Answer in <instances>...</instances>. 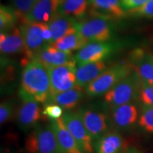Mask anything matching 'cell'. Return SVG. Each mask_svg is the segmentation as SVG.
Segmentation results:
<instances>
[{
	"mask_svg": "<svg viewBox=\"0 0 153 153\" xmlns=\"http://www.w3.org/2000/svg\"><path fill=\"white\" fill-rule=\"evenodd\" d=\"M50 94L51 83L48 69L37 60H30L22 71L19 96L24 101L46 104Z\"/></svg>",
	"mask_w": 153,
	"mask_h": 153,
	"instance_id": "cell-1",
	"label": "cell"
},
{
	"mask_svg": "<svg viewBox=\"0 0 153 153\" xmlns=\"http://www.w3.org/2000/svg\"><path fill=\"white\" fill-rule=\"evenodd\" d=\"M77 112L94 143L113 128L109 108L104 102L85 105L80 107Z\"/></svg>",
	"mask_w": 153,
	"mask_h": 153,
	"instance_id": "cell-2",
	"label": "cell"
},
{
	"mask_svg": "<svg viewBox=\"0 0 153 153\" xmlns=\"http://www.w3.org/2000/svg\"><path fill=\"white\" fill-rule=\"evenodd\" d=\"M142 79L135 70L104 95L103 102L111 108L138 101Z\"/></svg>",
	"mask_w": 153,
	"mask_h": 153,
	"instance_id": "cell-3",
	"label": "cell"
},
{
	"mask_svg": "<svg viewBox=\"0 0 153 153\" xmlns=\"http://www.w3.org/2000/svg\"><path fill=\"white\" fill-rule=\"evenodd\" d=\"M133 70L129 62L113 65L85 88L86 95L89 98L104 95L118 82L131 74Z\"/></svg>",
	"mask_w": 153,
	"mask_h": 153,
	"instance_id": "cell-4",
	"label": "cell"
},
{
	"mask_svg": "<svg viewBox=\"0 0 153 153\" xmlns=\"http://www.w3.org/2000/svg\"><path fill=\"white\" fill-rule=\"evenodd\" d=\"M27 153H61L51 123H39L32 129L25 140Z\"/></svg>",
	"mask_w": 153,
	"mask_h": 153,
	"instance_id": "cell-5",
	"label": "cell"
},
{
	"mask_svg": "<svg viewBox=\"0 0 153 153\" xmlns=\"http://www.w3.org/2000/svg\"><path fill=\"white\" fill-rule=\"evenodd\" d=\"M76 28L89 42H108L113 35L111 19L91 16L76 21Z\"/></svg>",
	"mask_w": 153,
	"mask_h": 153,
	"instance_id": "cell-6",
	"label": "cell"
},
{
	"mask_svg": "<svg viewBox=\"0 0 153 153\" xmlns=\"http://www.w3.org/2000/svg\"><path fill=\"white\" fill-rule=\"evenodd\" d=\"M47 26L48 24L45 23L26 22L19 27L25 44V65L48 45L43 38L44 30Z\"/></svg>",
	"mask_w": 153,
	"mask_h": 153,
	"instance_id": "cell-7",
	"label": "cell"
},
{
	"mask_svg": "<svg viewBox=\"0 0 153 153\" xmlns=\"http://www.w3.org/2000/svg\"><path fill=\"white\" fill-rule=\"evenodd\" d=\"M75 60L48 69L51 83V95L68 91L76 87Z\"/></svg>",
	"mask_w": 153,
	"mask_h": 153,
	"instance_id": "cell-8",
	"label": "cell"
},
{
	"mask_svg": "<svg viewBox=\"0 0 153 153\" xmlns=\"http://www.w3.org/2000/svg\"><path fill=\"white\" fill-rule=\"evenodd\" d=\"M137 101L111 108L110 116L114 129L121 132L133 131L137 125L140 108Z\"/></svg>",
	"mask_w": 153,
	"mask_h": 153,
	"instance_id": "cell-9",
	"label": "cell"
},
{
	"mask_svg": "<svg viewBox=\"0 0 153 153\" xmlns=\"http://www.w3.org/2000/svg\"><path fill=\"white\" fill-rule=\"evenodd\" d=\"M116 43L111 42H91L79 50L74 55L76 65L106 60L116 50Z\"/></svg>",
	"mask_w": 153,
	"mask_h": 153,
	"instance_id": "cell-10",
	"label": "cell"
},
{
	"mask_svg": "<svg viewBox=\"0 0 153 153\" xmlns=\"http://www.w3.org/2000/svg\"><path fill=\"white\" fill-rule=\"evenodd\" d=\"M62 120L85 153H94V140L76 111H65Z\"/></svg>",
	"mask_w": 153,
	"mask_h": 153,
	"instance_id": "cell-11",
	"label": "cell"
},
{
	"mask_svg": "<svg viewBox=\"0 0 153 153\" xmlns=\"http://www.w3.org/2000/svg\"><path fill=\"white\" fill-rule=\"evenodd\" d=\"M43 110L40 104L33 101H24L16 111V121L21 131H31L42 119Z\"/></svg>",
	"mask_w": 153,
	"mask_h": 153,
	"instance_id": "cell-12",
	"label": "cell"
},
{
	"mask_svg": "<svg viewBox=\"0 0 153 153\" xmlns=\"http://www.w3.org/2000/svg\"><path fill=\"white\" fill-rule=\"evenodd\" d=\"M133 70L143 81L153 85V53L142 48L133 51L129 58Z\"/></svg>",
	"mask_w": 153,
	"mask_h": 153,
	"instance_id": "cell-13",
	"label": "cell"
},
{
	"mask_svg": "<svg viewBox=\"0 0 153 153\" xmlns=\"http://www.w3.org/2000/svg\"><path fill=\"white\" fill-rule=\"evenodd\" d=\"M61 153H85L76 140L67 128L62 118L51 120Z\"/></svg>",
	"mask_w": 153,
	"mask_h": 153,
	"instance_id": "cell-14",
	"label": "cell"
},
{
	"mask_svg": "<svg viewBox=\"0 0 153 153\" xmlns=\"http://www.w3.org/2000/svg\"><path fill=\"white\" fill-rule=\"evenodd\" d=\"M89 14L110 19H121L127 13L121 7L120 0H89Z\"/></svg>",
	"mask_w": 153,
	"mask_h": 153,
	"instance_id": "cell-15",
	"label": "cell"
},
{
	"mask_svg": "<svg viewBox=\"0 0 153 153\" xmlns=\"http://www.w3.org/2000/svg\"><path fill=\"white\" fill-rule=\"evenodd\" d=\"M127 148L121 133L114 128L94 143V153H123Z\"/></svg>",
	"mask_w": 153,
	"mask_h": 153,
	"instance_id": "cell-16",
	"label": "cell"
},
{
	"mask_svg": "<svg viewBox=\"0 0 153 153\" xmlns=\"http://www.w3.org/2000/svg\"><path fill=\"white\" fill-rule=\"evenodd\" d=\"M33 60L41 62L47 69L60 66L74 60L70 52H65L55 48L51 45H48L37 53Z\"/></svg>",
	"mask_w": 153,
	"mask_h": 153,
	"instance_id": "cell-17",
	"label": "cell"
},
{
	"mask_svg": "<svg viewBox=\"0 0 153 153\" xmlns=\"http://www.w3.org/2000/svg\"><path fill=\"white\" fill-rule=\"evenodd\" d=\"M60 2V0H38L28 15L26 22L48 24L57 13Z\"/></svg>",
	"mask_w": 153,
	"mask_h": 153,
	"instance_id": "cell-18",
	"label": "cell"
},
{
	"mask_svg": "<svg viewBox=\"0 0 153 153\" xmlns=\"http://www.w3.org/2000/svg\"><path fill=\"white\" fill-rule=\"evenodd\" d=\"M86 95L85 89L79 86L54 95L50 96L48 103L57 104L64 109L65 111H72L83 101Z\"/></svg>",
	"mask_w": 153,
	"mask_h": 153,
	"instance_id": "cell-19",
	"label": "cell"
},
{
	"mask_svg": "<svg viewBox=\"0 0 153 153\" xmlns=\"http://www.w3.org/2000/svg\"><path fill=\"white\" fill-rule=\"evenodd\" d=\"M108 68L109 63L106 60L89 62L78 66L76 69L77 85L85 89Z\"/></svg>",
	"mask_w": 153,
	"mask_h": 153,
	"instance_id": "cell-20",
	"label": "cell"
},
{
	"mask_svg": "<svg viewBox=\"0 0 153 153\" xmlns=\"http://www.w3.org/2000/svg\"><path fill=\"white\" fill-rule=\"evenodd\" d=\"M76 19L57 13L48 23V26L52 34L51 44L68 34L76 31Z\"/></svg>",
	"mask_w": 153,
	"mask_h": 153,
	"instance_id": "cell-21",
	"label": "cell"
},
{
	"mask_svg": "<svg viewBox=\"0 0 153 153\" xmlns=\"http://www.w3.org/2000/svg\"><path fill=\"white\" fill-rule=\"evenodd\" d=\"M0 50L4 55L25 53V44L19 28L12 29L0 34Z\"/></svg>",
	"mask_w": 153,
	"mask_h": 153,
	"instance_id": "cell-22",
	"label": "cell"
},
{
	"mask_svg": "<svg viewBox=\"0 0 153 153\" xmlns=\"http://www.w3.org/2000/svg\"><path fill=\"white\" fill-rule=\"evenodd\" d=\"M89 7V0H60L57 13L81 20Z\"/></svg>",
	"mask_w": 153,
	"mask_h": 153,
	"instance_id": "cell-23",
	"label": "cell"
},
{
	"mask_svg": "<svg viewBox=\"0 0 153 153\" xmlns=\"http://www.w3.org/2000/svg\"><path fill=\"white\" fill-rule=\"evenodd\" d=\"M89 42L77 30L51 44L55 48L65 52H70L82 48Z\"/></svg>",
	"mask_w": 153,
	"mask_h": 153,
	"instance_id": "cell-24",
	"label": "cell"
},
{
	"mask_svg": "<svg viewBox=\"0 0 153 153\" xmlns=\"http://www.w3.org/2000/svg\"><path fill=\"white\" fill-rule=\"evenodd\" d=\"M18 21L16 12L13 7L1 6L0 8V30L5 32L14 28Z\"/></svg>",
	"mask_w": 153,
	"mask_h": 153,
	"instance_id": "cell-25",
	"label": "cell"
},
{
	"mask_svg": "<svg viewBox=\"0 0 153 153\" xmlns=\"http://www.w3.org/2000/svg\"><path fill=\"white\" fill-rule=\"evenodd\" d=\"M137 126L147 133H153V106L142 105Z\"/></svg>",
	"mask_w": 153,
	"mask_h": 153,
	"instance_id": "cell-26",
	"label": "cell"
},
{
	"mask_svg": "<svg viewBox=\"0 0 153 153\" xmlns=\"http://www.w3.org/2000/svg\"><path fill=\"white\" fill-rule=\"evenodd\" d=\"M13 8L16 12L19 22L22 24L26 22L30 10L38 0H11Z\"/></svg>",
	"mask_w": 153,
	"mask_h": 153,
	"instance_id": "cell-27",
	"label": "cell"
},
{
	"mask_svg": "<svg viewBox=\"0 0 153 153\" xmlns=\"http://www.w3.org/2000/svg\"><path fill=\"white\" fill-rule=\"evenodd\" d=\"M138 101L142 105L153 106V85L142 79Z\"/></svg>",
	"mask_w": 153,
	"mask_h": 153,
	"instance_id": "cell-28",
	"label": "cell"
},
{
	"mask_svg": "<svg viewBox=\"0 0 153 153\" xmlns=\"http://www.w3.org/2000/svg\"><path fill=\"white\" fill-rule=\"evenodd\" d=\"M127 15L134 17L153 18V0H149L144 5L138 8L131 9L127 11Z\"/></svg>",
	"mask_w": 153,
	"mask_h": 153,
	"instance_id": "cell-29",
	"label": "cell"
},
{
	"mask_svg": "<svg viewBox=\"0 0 153 153\" xmlns=\"http://www.w3.org/2000/svg\"><path fill=\"white\" fill-rule=\"evenodd\" d=\"M63 114H64V109L57 104L48 103L43 107V116L51 120V121L61 118Z\"/></svg>",
	"mask_w": 153,
	"mask_h": 153,
	"instance_id": "cell-30",
	"label": "cell"
},
{
	"mask_svg": "<svg viewBox=\"0 0 153 153\" xmlns=\"http://www.w3.org/2000/svg\"><path fill=\"white\" fill-rule=\"evenodd\" d=\"M14 114V104L11 100H6L0 105V123L3 125L13 117Z\"/></svg>",
	"mask_w": 153,
	"mask_h": 153,
	"instance_id": "cell-31",
	"label": "cell"
},
{
	"mask_svg": "<svg viewBox=\"0 0 153 153\" xmlns=\"http://www.w3.org/2000/svg\"><path fill=\"white\" fill-rule=\"evenodd\" d=\"M149 0H120L121 7L125 11L138 8L141 6L144 5Z\"/></svg>",
	"mask_w": 153,
	"mask_h": 153,
	"instance_id": "cell-32",
	"label": "cell"
},
{
	"mask_svg": "<svg viewBox=\"0 0 153 153\" xmlns=\"http://www.w3.org/2000/svg\"><path fill=\"white\" fill-rule=\"evenodd\" d=\"M123 153H142L135 147H128Z\"/></svg>",
	"mask_w": 153,
	"mask_h": 153,
	"instance_id": "cell-33",
	"label": "cell"
},
{
	"mask_svg": "<svg viewBox=\"0 0 153 153\" xmlns=\"http://www.w3.org/2000/svg\"><path fill=\"white\" fill-rule=\"evenodd\" d=\"M1 153H13V152H9V151H3V152H1Z\"/></svg>",
	"mask_w": 153,
	"mask_h": 153,
	"instance_id": "cell-34",
	"label": "cell"
}]
</instances>
